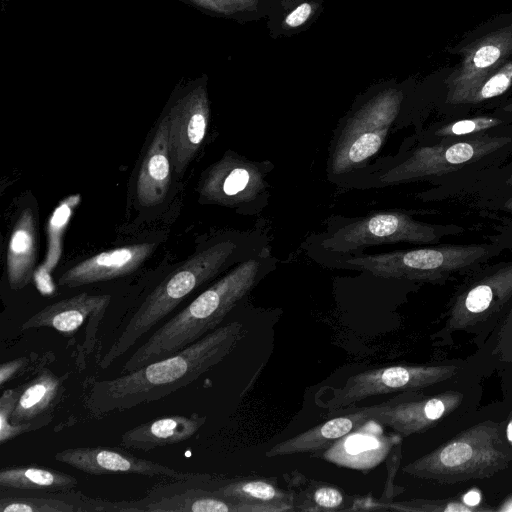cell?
<instances>
[{
  "label": "cell",
  "mask_w": 512,
  "mask_h": 512,
  "mask_svg": "<svg viewBox=\"0 0 512 512\" xmlns=\"http://www.w3.org/2000/svg\"><path fill=\"white\" fill-rule=\"evenodd\" d=\"M270 167L268 161H251L229 150L203 172L197 191L206 202L254 214L269 198Z\"/></svg>",
  "instance_id": "9"
},
{
  "label": "cell",
  "mask_w": 512,
  "mask_h": 512,
  "mask_svg": "<svg viewBox=\"0 0 512 512\" xmlns=\"http://www.w3.org/2000/svg\"><path fill=\"white\" fill-rule=\"evenodd\" d=\"M262 2V4L265 6L266 10H267V13L270 9V7L275 3L277 2L278 0H260Z\"/></svg>",
  "instance_id": "40"
},
{
  "label": "cell",
  "mask_w": 512,
  "mask_h": 512,
  "mask_svg": "<svg viewBox=\"0 0 512 512\" xmlns=\"http://www.w3.org/2000/svg\"><path fill=\"white\" fill-rule=\"evenodd\" d=\"M63 379L51 370H42L37 377L23 385L10 418V426L0 434V443L11 440L13 424L26 423L48 413L60 397Z\"/></svg>",
  "instance_id": "24"
},
{
  "label": "cell",
  "mask_w": 512,
  "mask_h": 512,
  "mask_svg": "<svg viewBox=\"0 0 512 512\" xmlns=\"http://www.w3.org/2000/svg\"><path fill=\"white\" fill-rule=\"evenodd\" d=\"M169 127L171 161L182 176L199 151L210 121L207 77L188 83L169 105L166 113Z\"/></svg>",
  "instance_id": "12"
},
{
  "label": "cell",
  "mask_w": 512,
  "mask_h": 512,
  "mask_svg": "<svg viewBox=\"0 0 512 512\" xmlns=\"http://www.w3.org/2000/svg\"><path fill=\"white\" fill-rule=\"evenodd\" d=\"M512 124L511 121L493 114L470 117H457L454 120L444 121L432 126L426 132V144L457 140L472 135L487 133L496 128Z\"/></svg>",
  "instance_id": "29"
},
{
  "label": "cell",
  "mask_w": 512,
  "mask_h": 512,
  "mask_svg": "<svg viewBox=\"0 0 512 512\" xmlns=\"http://www.w3.org/2000/svg\"><path fill=\"white\" fill-rule=\"evenodd\" d=\"M463 395L446 392L419 399H402V396L390 401L365 407L370 419L393 429L402 437L421 433L434 425L439 419L459 406Z\"/></svg>",
  "instance_id": "14"
},
{
  "label": "cell",
  "mask_w": 512,
  "mask_h": 512,
  "mask_svg": "<svg viewBox=\"0 0 512 512\" xmlns=\"http://www.w3.org/2000/svg\"><path fill=\"white\" fill-rule=\"evenodd\" d=\"M202 12L216 17L232 18L230 13L215 0H182Z\"/></svg>",
  "instance_id": "34"
},
{
  "label": "cell",
  "mask_w": 512,
  "mask_h": 512,
  "mask_svg": "<svg viewBox=\"0 0 512 512\" xmlns=\"http://www.w3.org/2000/svg\"><path fill=\"white\" fill-rule=\"evenodd\" d=\"M312 511L338 510L344 502V495L338 488L329 485L316 487L311 493Z\"/></svg>",
  "instance_id": "33"
},
{
  "label": "cell",
  "mask_w": 512,
  "mask_h": 512,
  "mask_svg": "<svg viewBox=\"0 0 512 512\" xmlns=\"http://www.w3.org/2000/svg\"><path fill=\"white\" fill-rule=\"evenodd\" d=\"M242 331L241 323H228L172 356L113 379L96 381L85 406L92 415L103 416L160 400L220 363L243 337Z\"/></svg>",
  "instance_id": "1"
},
{
  "label": "cell",
  "mask_w": 512,
  "mask_h": 512,
  "mask_svg": "<svg viewBox=\"0 0 512 512\" xmlns=\"http://www.w3.org/2000/svg\"><path fill=\"white\" fill-rule=\"evenodd\" d=\"M214 493L234 502L253 505L258 512L296 510L292 496L266 480H241L224 485Z\"/></svg>",
  "instance_id": "25"
},
{
  "label": "cell",
  "mask_w": 512,
  "mask_h": 512,
  "mask_svg": "<svg viewBox=\"0 0 512 512\" xmlns=\"http://www.w3.org/2000/svg\"><path fill=\"white\" fill-rule=\"evenodd\" d=\"M80 200L79 195H73L63 201L54 211L49 223V248L45 262L41 267V274L49 275L50 271L57 264L61 253V239L73 208Z\"/></svg>",
  "instance_id": "31"
},
{
  "label": "cell",
  "mask_w": 512,
  "mask_h": 512,
  "mask_svg": "<svg viewBox=\"0 0 512 512\" xmlns=\"http://www.w3.org/2000/svg\"><path fill=\"white\" fill-rule=\"evenodd\" d=\"M369 419L366 408L362 407L355 412L331 418L307 431L286 439L274 445L265 455L272 458L327 449L338 439Z\"/></svg>",
  "instance_id": "22"
},
{
  "label": "cell",
  "mask_w": 512,
  "mask_h": 512,
  "mask_svg": "<svg viewBox=\"0 0 512 512\" xmlns=\"http://www.w3.org/2000/svg\"><path fill=\"white\" fill-rule=\"evenodd\" d=\"M232 19L238 21L257 20L266 17L267 10L260 0H215Z\"/></svg>",
  "instance_id": "32"
},
{
  "label": "cell",
  "mask_w": 512,
  "mask_h": 512,
  "mask_svg": "<svg viewBox=\"0 0 512 512\" xmlns=\"http://www.w3.org/2000/svg\"><path fill=\"white\" fill-rule=\"evenodd\" d=\"M28 359L20 357L0 365V385L4 386L5 383L11 380L26 364Z\"/></svg>",
  "instance_id": "35"
},
{
  "label": "cell",
  "mask_w": 512,
  "mask_h": 512,
  "mask_svg": "<svg viewBox=\"0 0 512 512\" xmlns=\"http://www.w3.org/2000/svg\"><path fill=\"white\" fill-rule=\"evenodd\" d=\"M509 126V125H507ZM506 126V127H507ZM504 127V128H506ZM493 130L469 137L425 144L380 175L383 185L442 177L496 157L512 146V131Z\"/></svg>",
  "instance_id": "7"
},
{
  "label": "cell",
  "mask_w": 512,
  "mask_h": 512,
  "mask_svg": "<svg viewBox=\"0 0 512 512\" xmlns=\"http://www.w3.org/2000/svg\"><path fill=\"white\" fill-rule=\"evenodd\" d=\"M56 461L90 475L136 474L178 482L194 481L200 474L182 471L136 457L124 450L105 446L67 448L57 452Z\"/></svg>",
  "instance_id": "13"
},
{
  "label": "cell",
  "mask_w": 512,
  "mask_h": 512,
  "mask_svg": "<svg viewBox=\"0 0 512 512\" xmlns=\"http://www.w3.org/2000/svg\"><path fill=\"white\" fill-rule=\"evenodd\" d=\"M276 267L264 246L255 256L235 265L188 306L158 328L122 366L121 374L172 356L207 333Z\"/></svg>",
  "instance_id": "2"
},
{
  "label": "cell",
  "mask_w": 512,
  "mask_h": 512,
  "mask_svg": "<svg viewBox=\"0 0 512 512\" xmlns=\"http://www.w3.org/2000/svg\"><path fill=\"white\" fill-rule=\"evenodd\" d=\"M324 0H278L269 9L267 28L273 37L307 29L323 10Z\"/></svg>",
  "instance_id": "27"
},
{
  "label": "cell",
  "mask_w": 512,
  "mask_h": 512,
  "mask_svg": "<svg viewBox=\"0 0 512 512\" xmlns=\"http://www.w3.org/2000/svg\"><path fill=\"white\" fill-rule=\"evenodd\" d=\"M207 417L169 415L129 429L121 436L120 445L127 449L150 451L155 448L187 441L205 424Z\"/></svg>",
  "instance_id": "20"
},
{
  "label": "cell",
  "mask_w": 512,
  "mask_h": 512,
  "mask_svg": "<svg viewBox=\"0 0 512 512\" xmlns=\"http://www.w3.org/2000/svg\"><path fill=\"white\" fill-rule=\"evenodd\" d=\"M450 230L463 229L420 222L401 211H386L371 213L337 227L323 237L320 246L331 254L354 255L382 244L435 243Z\"/></svg>",
  "instance_id": "8"
},
{
  "label": "cell",
  "mask_w": 512,
  "mask_h": 512,
  "mask_svg": "<svg viewBox=\"0 0 512 512\" xmlns=\"http://www.w3.org/2000/svg\"><path fill=\"white\" fill-rule=\"evenodd\" d=\"M171 164L169 127L165 114L139 169L136 196L141 206H155L165 199L171 181Z\"/></svg>",
  "instance_id": "18"
},
{
  "label": "cell",
  "mask_w": 512,
  "mask_h": 512,
  "mask_svg": "<svg viewBox=\"0 0 512 512\" xmlns=\"http://www.w3.org/2000/svg\"><path fill=\"white\" fill-rule=\"evenodd\" d=\"M496 253V249L488 245H448L380 254L337 255L331 261L334 267L381 278L437 282L455 272L476 267Z\"/></svg>",
  "instance_id": "5"
},
{
  "label": "cell",
  "mask_w": 512,
  "mask_h": 512,
  "mask_svg": "<svg viewBox=\"0 0 512 512\" xmlns=\"http://www.w3.org/2000/svg\"><path fill=\"white\" fill-rule=\"evenodd\" d=\"M76 485L74 476L51 468L16 466L0 471V486L7 489L63 492Z\"/></svg>",
  "instance_id": "28"
},
{
  "label": "cell",
  "mask_w": 512,
  "mask_h": 512,
  "mask_svg": "<svg viewBox=\"0 0 512 512\" xmlns=\"http://www.w3.org/2000/svg\"><path fill=\"white\" fill-rule=\"evenodd\" d=\"M244 245L232 238L221 240L195 253L171 272L134 312L119 337L100 360V368H108L117 358L124 355L192 291L219 275L230 265L255 256L264 247L245 249Z\"/></svg>",
  "instance_id": "3"
},
{
  "label": "cell",
  "mask_w": 512,
  "mask_h": 512,
  "mask_svg": "<svg viewBox=\"0 0 512 512\" xmlns=\"http://www.w3.org/2000/svg\"><path fill=\"white\" fill-rule=\"evenodd\" d=\"M398 433L386 434L383 426L369 419L344 435L321 454L322 459L340 467L368 471L382 463L401 444Z\"/></svg>",
  "instance_id": "15"
},
{
  "label": "cell",
  "mask_w": 512,
  "mask_h": 512,
  "mask_svg": "<svg viewBox=\"0 0 512 512\" xmlns=\"http://www.w3.org/2000/svg\"><path fill=\"white\" fill-rule=\"evenodd\" d=\"M456 366L393 365L369 369L347 379L344 386L333 390L325 407L336 412L369 397L405 392L428 387L451 378Z\"/></svg>",
  "instance_id": "11"
},
{
  "label": "cell",
  "mask_w": 512,
  "mask_h": 512,
  "mask_svg": "<svg viewBox=\"0 0 512 512\" xmlns=\"http://www.w3.org/2000/svg\"><path fill=\"white\" fill-rule=\"evenodd\" d=\"M508 172L509 173L507 174V176L505 178L504 184L512 187V169L509 170Z\"/></svg>",
  "instance_id": "41"
},
{
  "label": "cell",
  "mask_w": 512,
  "mask_h": 512,
  "mask_svg": "<svg viewBox=\"0 0 512 512\" xmlns=\"http://www.w3.org/2000/svg\"><path fill=\"white\" fill-rule=\"evenodd\" d=\"M414 80L389 82L367 92L339 124L330 146L328 172L341 175L363 166L384 144L415 87Z\"/></svg>",
  "instance_id": "4"
},
{
  "label": "cell",
  "mask_w": 512,
  "mask_h": 512,
  "mask_svg": "<svg viewBox=\"0 0 512 512\" xmlns=\"http://www.w3.org/2000/svg\"><path fill=\"white\" fill-rule=\"evenodd\" d=\"M144 511L152 512H258L253 505L226 499L216 493L192 489L163 497L147 504Z\"/></svg>",
  "instance_id": "26"
},
{
  "label": "cell",
  "mask_w": 512,
  "mask_h": 512,
  "mask_svg": "<svg viewBox=\"0 0 512 512\" xmlns=\"http://www.w3.org/2000/svg\"><path fill=\"white\" fill-rule=\"evenodd\" d=\"M459 58L447 78L448 91L439 107L484 73L512 56V12L498 14L467 32L447 48Z\"/></svg>",
  "instance_id": "10"
},
{
  "label": "cell",
  "mask_w": 512,
  "mask_h": 512,
  "mask_svg": "<svg viewBox=\"0 0 512 512\" xmlns=\"http://www.w3.org/2000/svg\"><path fill=\"white\" fill-rule=\"evenodd\" d=\"M155 247V243H139L101 252L69 268L58 284L78 287L125 276L135 271Z\"/></svg>",
  "instance_id": "16"
},
{
  "label": "cell",
  "mask_w": 512,
  "mask_h": 512,
  "mask_svg": "<svg viewBox=\"0 0 512 512\" xmlns=\"http://www.w3.org/2000/svg\"><path fill=\"white\" fill-rule=\"evenodd\" d=\"M504 448L495 424H479L406 465L403 471L446 483L485 478L507 466L510 455Z\"/></svg>",
  "instance_id": "6"
},
{
  "label": "cell",
  "mask_w": 512,
  "mask_h": 512,
  "mask_svg": "<svg viewBox=\"0 0 512 512\" xmlns=\"http://www.w3.org/2000/svg\"><path fill=\"white\" fill-rule=\"evenodd\" d=\"M494 113L512 122V95L500 106L496 107Z\"/></svg>",
  "instance_id": "36"
},
{
  "label": "cell",
  "mask_w": 512,
  "mask_h": 512,
  "mask_svg": "<svg viewBox=\"0 0 512 512\" xmlns=\"http://www.w3.org/2000/svg\"><path fill=\"white\" fill-rule=\"evenodd\" d=\"M501 208L512 212V194L504 200V202L501 204Z\"/></svg>",
  "instance_id": "38"
},
{
  "label": "cell",
  "mask_w": 512,
  "mask_h": 512,
  "mask_svg": "<svg viewBox=\"0 0 512 512\" xmlns=\"http://www.w3.org/2000/svg\"><path fill=\"white\" fill-rule=\"evenodd\" d=\"M60 497L2 496L1 512H79L83 511V501H69Z\"/></svg>",
  "instance_id": "30"
},
{
  "label": "cell",
  "mask_w": 512,
  "mask_h": 512,
  "mask_svg": "<svg viewBox=\"0 0 512 512\" xmlns=\"http://www.w3.org/2000/svg\"><path fill=\"white\" fill-rule=\"evenodd\" d=\"M481 501V496L477 491H470L463 497V502L468 506L475 507Z\"/></svg>",
  "instance_id": "37"
},
{
  "label": "cell",
  "mask_w": 512,
  "mask_h": 512,
  "mask_svg": "<svg viewBox=\"0 0 512 512\" xmlns=\"http://www.w3.org/2000/svg\"><path fill=\"white\" fill-rule=\"evenodd\" d=\"M111 301V296L91 295L86 292L47 305L27 319L22 329L53 328L67 336L72 335L88 318L100 317Z\"/></svg>",
  "instance_id": "19"
},
{
  "label": "cell",
  "mask_w": 512,
  "mask_h": 512,
  "mask_svg": "<svg viewBox=\"0 0 512 512\" xmlns=\"http://www.w3.org/2000/svg\"><path fill=\"white\" fill-rule=\"evenodd\" d=\"M512 92V56L477 78L449 102L440 106L444 113L462 115L472 109H495Z\"/></svg>",
  "instance_id": "21"
},
{
  "label": "cell",
  "mask_w": 512,
  "mask_h": 512,
  "mask_svg": "<svg viewBox=\"0 0 512 512\" xmlns=\"http://www.w3.org/2000/svg\"><path fill=\"white\" fill-rule=\"evenodd\" d=\"M506 436L512 446V420H510V422L508 423V426L506 429Z\"/></svg>",
  "instance_id": "39"
},
{
  "label": "cell",
  "mask_w": 512,
  "mask_h": 512,
  "mask_svg": "<svg viewBox=\"0 0 512 512\" xmlns=\"http://www.w3.org/2000/svg\"><path fill=\"white\" fill-rule=\"evenodd\" d=\"M36 262V220L31 208L19 215L10 235L6 271L12 290L24 288L32 279Z\"/></svg>",
  "instance_id": "23"
},
{
  "label": "cell",
  "mask_w": 512,
  "mask_h": 512,
  "mask_svg": "<svg viewBox=\"0 0 512 512\" xmlns=\"http://www.w3.org/2000/svg\"><path fill=\"white\" fill-rule=\"evenodd\" d=\"M511 297L512 262L489 269L467 286L454 305L452 321L457 324H471L504 305Z\"/></svg>",
  "instance_id": "17"
}]
</instances>
